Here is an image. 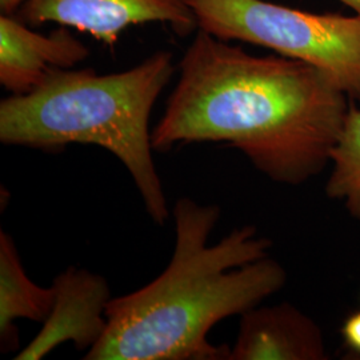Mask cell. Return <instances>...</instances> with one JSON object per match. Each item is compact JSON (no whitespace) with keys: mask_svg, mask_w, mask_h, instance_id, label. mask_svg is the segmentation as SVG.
Masks as SVG:
<instances>
[{"mask_svg":"<svg viewBox=\"0 0 360 360\" xmlns=\"http://www.w3.org/2000/svg\"><path fill=\"white\" fill-rule=\"evenodd\" d=\"M179 71L151 134L155 153L224 143L288 186L309 181L330 163L351 105L318 67L282 55L255 56L198 28Z\"/></svg>","mask_w":360,"mask_h":360,"instance_id":"6da1fadb","label":"cell"},{"mask_svg":"<svg viewBox=\"0 0 360 360\" xmlns=\"http://www.w3.org/2000/svg\"><path fill=\"white\" fill-rule=\"evenodd\" d=\"M172 212L175 248L167 269L141 290L110 300L107 331L83 359L230 360L227 345L210 343L212 327L287 283L283 266L269 254L272 242L255 226L208 245L218 205L183 196Z\"/></svg>","mask_w":360,"mask_h":360,"instance_id":"7a4b0ae2","label":"cell"},{"mask_svg":"<svg viewBox=\"0 0 360 360\" xmlns=\"http://www.w3.org/2000/svg\"><path fill=\"white\" fill-rule=\"evenodd\" d=\"M174 72L168 51L114 74L56 70L34 90L0 102V142L50 154L70 144L102 147L127 168L147 214L163 226L169 210L155 167L150 116Z\"/></svg>","mask_w":360,"mask_h":360,"instance_id":"3957f363","label":"cell"},{"mask_svg":"<svg viewBox=\"0 0 360 360\" xmlns=\"http://www.w3.org/2000/svg\"><path fill=\"white\" fill-rule=\"evenodd\" d=\"M202 28L318 67L360 102V16L314 13L266 0H186Z\"/></svg>","mask_w":360,"mask_h":360,"instance_id":"277c9868","label":"cell"},{"mask_svg":"<svg viewBox=\"0 0 360 360\" xmlns=\"http://www.w3.org/2000/svg\"><path fill=\"white\" fill-rule=\"evenodd\" d=\"M22 16L30 25L58 23L114 47L129 27L165 23L178 35L198 30L186 0H26Z\"/></svg>","mask_w":360,"mask_h":360,"instance_id":"5b68a950","label":"cell"},{"mask_svg":"<svg viewBox=\"0 0 360 360\" xmlns=\"http://www.w3.org/2000/svg\"><path fill=\"white\" fill-rule=\"evenodd\" d=\"M51 314L32 342L15 355L16 360H40L71 342L90 351L107 331V306L111 291L105 278L86 269L68 267L53 279Z\"/></svg>","mask_w":360,"mask_h":360,"instance_id":"8992f818","label":"cell"},{"mask_svg":"<svg viewBox=\"0 0 360 360\" xmlns=\"http://www.w3.org/2000/svg\"><path fill=\"white\" fill-rule=\"evenodd\" d=\"M62 26L50 35L35 32L13 15L0 16V84L13 95L34 90L56 70L84 62L90 50Z\"/></svg>","mask_w":360,"mask_h":360,"instance_id":"52a82bcc","label":"cell"},{"mask_svg":"<svg viewBox=\"0 0 360 360\" xmlns=\"http://www.w3.org/2000/svg\"><path fill=\"white\" fill-rule=\"evenodd\" d=\"M328 352L319 324L294 304L245 311L230 360H326Z\"/></svg>","mask_w":360,"mask_h":360,"instance_id":"ba28073f","label":"cell"},{"mask_svg":"<svg viewBox=\"0 0 360 360\" xmlns=\"http://www.w3.org/2000/svg\"><path fill=\"white\" fill-rule=\"evenodd\" d=\"M53 287H41L27 276L10 233L0 230V349L11 354L19 347L18 319L43 323L51 314Z\"/></svg>","mask_w":360,"mask_h":360,"instance_id":"9c48e42d","label":"cell"},{"mask_svg":"<svg viewBox=\"0 0 360 360\" xmlns=\"http://www.w3.org/2000/svg\"><path fill=\"white\" fill-rule=\"evenodd\" d=\"M326 193L360 221V108L349 107L331 158Z\"/></svg>","mask_w":360,"mask_h":360,"instance_id":"30bf717a","label":"cell"},{"mask_svg":"<svg viewBox=\"0 0 360 360\" xmlns=\"http://www.w3.org/2000/svg\"><path fill=\"white\" fill-rule=\"evenodd\" d=\"M342 335L348 347L360 355V311L348 316L342 327Z\"/></svg>","mask_w":360,"mask_h":360,"instance_id":"8fae6325","label":"cell"},{"mask_svg":"<svg viewBox=\"0 0 360 360\" xmlns=\"http://www.w3.org/2000/svg\"><path fill=\"white\" fill-rule=\"evenodd\" d=\"M25 3H26V0H0V10H1V13L13 15Z\"/></svg>","mask_w":360,"mask_h":360,"instance_id":"7c38bea8","label":"cell"},{"mask_svg":"<svg viewBox=\"0 0 360 360\" xmlns=\"http://www.w3.org/2000/svg\"><path fill=\"white\" fill-rule=\"evenodd\" d=\"M342 1L345 6H347L348 8H351L355 15L360 16V0H339Z\"/></svg>","mask_w":360,"mask_h":360,"instance_id":"4fadbf2b","label":"cell"}]
</instances>
